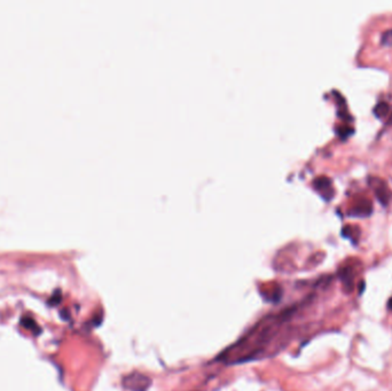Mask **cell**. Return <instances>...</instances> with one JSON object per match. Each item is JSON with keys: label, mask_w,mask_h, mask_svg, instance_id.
Returning <instances> with one entry per match:
<instances>
[{"label": "cell", "mask_w": 392, "mask_h": 391, "mask_svg": "<svg viewBox=\"0 0 392 391\" xmlns=\"http://www.w3.org/2000/svg\"><path fill=\"white\" fill-rule=\"evenodd\" d=\"M373 181L374 183L370 184V185H371V187L374 188L375 193H376L377 199L381 201L382 204H387V202H389V200L391 197V193H390L389 187L386 186V184L384 183V181H382L381 179H378V178H374Z\"/></svg>", "instance_id": "2"}, {"label": "cell", "mask_w": 392, "mask_h": 391, "mask_svg": "<svg viewBox=\"0 0 392 391\" xmlns=\"http://www.w3.org/2000/svg\"><path fill=\"white\" fill-rule=\"evenodd\" d=\"M123 384L131 391H146L151 385V380L144 374L135 372L123 378Z\"/></svg>", "instance_id": "1"}, {"label": "cell", "mask_w": 392, "mask_h": 391, "mask_svg": "<svg viewBox=\"0 0 392 391\" xmlns=\"http://www.w3.org/2000/svg\"><path fill=\"white\" fill-rule=\"evenodd\" d=\"M390 107L386 102H379L376 107L374 108V114L377 116L378 118H382L389 114Z\"/></svg>", "instance_id": "6"}, {"label": "cell", "mask_w": 392, "mask_h": 391, "mask_svg": "<svg viewBox=\"0 0 392 391\" xmlns=\"http://www.w3.org/2000/svg\"><path fill=\"white\" fill-rule=\"evenodd\" d=\"M21 325L23 326L24 328L31 330V332L34 334L40 333V328H39V326L37 325V322H36L34 319H31V318H29V317H24L21 321Z\"/></svg>", "instance_id": "5"}, {"label": "cell", "mask_w": 392, "mask_h": 391, "mask_svg": "<svg viewBox=\"0 0 392 391\" xmlns=\"http://www.w3.org/2000/svg\"><path fill=\"white\" fill-rule=\"evenodd\" d=\"M315 187L326 196V199H331V197H333V185H331V181L327 178V177H321V178H318L315 180Z\"/></svg>", "instance_id": "3"}, {"label": "cell", "mask_w": 392, "mask_h": 391, "mask_svg": "<svg viewBox=\"0 0 392 391\" xmlns=\"http://www.w3.org/2000/svg\"><path fill=\"white\" fill-rule=\"evenodd\" d=\"M381 43L384 46H392V30H386L384 34L382 35Z\"/></svg>", "instance_id": "7"}, {"label": "cell", "mask_w": 392, "mask_h": 391, "mask_svg": "<svg viewBox=\"0 0 392 391\" xmlns=\"http://www.w3.org/2000/svg\"><path fill=\"white\" fill-rule=\"evenodd\" d=\"M371 212V203L369 201H361L354 208V215L367 216Z\"/></svg>", "instance_id": "4"}, {"label": "cell", "mask_w": 392, "mask_h": 391, "mask_svg": "<svg viewBox=\"0 0 392 391\" xmlns=\"http://www.w3.org/2000/svg\"><path fill=\"white\" fill-rule=\"evenodd\" d=\"M389 308L392 310V298L389 301Z\"/></svg>", "instance_id": "8"}]
</instances>
